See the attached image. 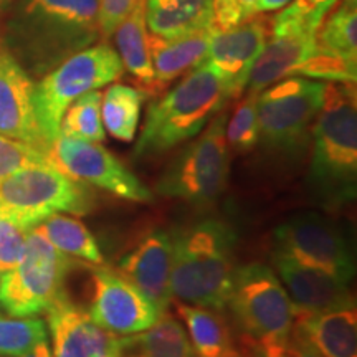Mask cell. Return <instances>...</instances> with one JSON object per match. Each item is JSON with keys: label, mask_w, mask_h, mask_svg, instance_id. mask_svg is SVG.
Listing matches in <instances>:
<instances>
[{"label": "cell", "mask_w": 357, "mask_h": 357, "mask_svg": "<svg viewBox=\"0 0 357 357\" xmlns=\"http://www.w3.org/2000/svg\"><path fill=\"white\" fill-rule=\"evenodd\" d=\"M100 0H25L7 25V43L37 71L58 66L100 37Z\"/></svg>", "instance_id": "6da1fadb"}, {"label": "cell", "mask_w": 357, "mask_h": 357, "mask_svg": "<svg viewBox=\"0 0 357 357\" xmlns=\"http://www.w3.org/2000/svg\"><path fill=\"white\" fill-rule=\"evenodd\" d=\"M310 189L321 205L339 208L357 192V100L354 83H326L311 128Z\"/></svg>", "instance_id": "7a4b0ae2"}, {"label": "cell", "mask_w": 357, "mask_h": 357, "mask_svg": "<svg viewBox=\"0 0 357 357\" xmlns=\"http://www.w3.org/2000/svg\"><path fill=\"white\" fill-rule=\"evenodd\" d=\"M236 234L230 223L205 218L174 234L171 289L187 305L223 311L235 275Z\"/></svg>", "instance_id": "3957f363"}, {"label": "cell", "mask_w": 357, "mask_h": 357, "mask_svg": "<svg viewBox=\"0 0 357 357\" xmlns=\"http://www.w3.org/2000/svg\"><path fill=\"white\" fill-rule=\"evenodd\" d=\"M227 100L229 96L215 71L205 61L195 66L177 86L151 102L134 155L162 154L195 137Z\"/></svg>", "instance_id": "277c9868"}, {"label": "cell", "mask_w": 357, "mask_h": 357, "mask_svg": "<svg viewBox=\"0 0 357 357\" xmlns=\"http://www.w3.org/2000/svg\"><path fill=\"white\" fill-rule=\"evenodd\" d=\"M227 307L253 354H287L296 307L275 270L261 263L236 268Z\"/></svg>", "instance_id": "5b68a950"}, {"label": "cell", "mask_w": 357, "mask_h": 357, "mask_svg": "<svg viewBox=\"0 0 357 357\" xmlns=\"http://www.w3.org/2000/svg\"><path fill=\"white\" fill-rule=\"evenodd\" d=\"M91 192L55 166L37 164L0 181V217L32 230L53 213L86 215L93 208Z\"/></svg>", "instance_id": "8992f818"}, {"label": "cell", "mask_w": 357, "mask_h": 357, "mask_svg": "<svg viewBox=\"0 0 357 357\" xmlns=\"http://www.w3.org/2000/svg\"><path fill=\"white\" fill-rule=\"evenodd\" d=\"M123 71L114 48L108 43H98L66 58L35 84V114L48 144L52 146L58 137L61 118L71 102L119 79Z\"/></svg>", "instance_id": "52a82bcc"}, {"label": "cell", "mask_w": 357, "mask_h": 357, "mask_svg": "<svg viewBox=\"0 0 357 357\" xmlns=\"http://www.w3.org/2000/svg\"><path fill=\"white\" fill-rule=\"evenodd\" d=\"M324 89V82L305 77L280 79L261 89L257 98L261 144L280 154H300L323 106Z\"/></svg>", "instance_id": "ba28073f"}, {"label": "cell", "mask_w": 357, "mask_h": 357, "mask_svg": "<svg viewBox=\"0 0 357 357\" xmlns=\"http://www.w3.org/2000/svg\"><path fill=\"white\" fill-rule=\"evenodd\" d=\"M71 268L68 257L37 229L29 231L20 261L0 275V307L13 318L47 312L61 294Z\"/></svg>", "instance_id": "9c48e42d"}, {"label": "cell", "mask_w": 357, "mask_h": 357, "mask_svg": "<svg viewBox=\"0 0 357 357\" xmlns=\"http://www.w3.org/2000/svg\"><path fill=\"white\" fill-rule=\"evenodd\" d=\"M225 123V114L213 116L202 136L174 159L155 185L160 195L202 207L220 197L230 176Z\"/></svg>", "instance_id": "30bf717a"}, {"label": "cell", "mask_w": 357, "mask_h": 357, "mask_svg": "<svg viewBox=\"0 0 357 357\" xmlns=\"http://www.w3.org/2000/svg\"><path fill=\"white\" fill-rule=\"evenodd\" d=\"M289 77L356 83L357 68L321 50L316 33L300 30L273 33L252 66L245 93H260Z\"/></svg>", "instance_id": "8fae6325"}, {"label": "cell", "mask_w": 357, "mask_h": 357, "mask_svg": "<svg viewBox=\"0 0 357 357\" xmlns=\"http://www.w3.org/2000/svg\"><path fill=\"white\" fill-rule=\"evenodd\" d=\"M273 253L293 258L303 265L349 284L356 275V263L349 243L341 230L328 218L314 212H301L276 227Z\"/></svg>", "instance_id": "7c38bea8"}, {"label": "cell", "mask_w": 357, "mask_h": 357, "mask_svg": "<svg viewBox=\"0 0 357 357\" xmlns=\"http://www.w3.org/2000/svg\"><path fill=\"white\" fill-rule=\"evenodd\" d=\"M48 159L58 171L83 184L131 202L153 200L151 190L100 142L58 136L48 149Z\"/></svg>", "instance_id": "4fadbf2b"}, {"label": "cell", "mask_w": 357, "mask_h": 357, "mask_svg": "<svg viewBox=\"0 0 357 357\" xmlns=\"http://www.w3.org/2000/svg\"><path fill=\"white\" fill-rule=\"evenodd\" d=\"M89 316L116 336H131L158 323L162 312L118 271L105 266L93 270Z\"/></svg>", "instance_id": "5bb4252c"}, {"label": "cell", "mask_w": 357, "mask_h": 357, "mask_svg": "<svg viewBox=\"0 0 357 357\" xmlns=\"http://www.w3.org/2000/svg\"><path fill=\"white\" fill-rule=\"evenodd\" d=\"M271 35V20L252 17L231 29L213 32L205 63L218 75L227 96L245 93L253 63Z\"/></svg>", "instance_id": "9a60e30c"}, {"label": "cell", "mask_w": 357, "mask_h": 357, "mask_svg": "<svg viewBox=\"0 0 357 357\" xmlns=\"http://www.w3.org/2000/svg\"><path fill=\"white\" fill-rule=\"evenodd\" d=\"M53 357H121L119 336L93 321L84 307L61 294L47 311Z\"/></svg>", "instance_id": "2e32d148"}, {"label": "cell", "mask_w": 357, "mask_h": 357, "mask_svg": "<svg viewBox=\"0 0 357 357\" xmlns=\"http://www.w3.org/2000/svg\"><path fill=\"white\" fill-rule=\"evenodd\" d=\"M35 83L10 52L0 50V134L48 153L50 144L38 126Z\"/></svg>", "instance_id": "e0dca14e"}, {"label": "cell", "mask_w": 357, "mask_h": 357, "mask_svg": "<svg viewBox=\"0 0 357 357\" xmlns=\"http://www.w3.org/2000/svg\"><path fill=\"white\" fill-rule=\"evenodd\" d=\"M174 234L153 230L132 252L118 263V273L134 284L159 312H166L172 303L171 276Z\"/></svg>", "instance_id": "ac0fdd59"}, {"label": "cell", "mask_w": 357, "mask_h": 357, "mask_svg": "<svg viewBox=\"0 0 357 357\" xmlns=\"http://www.w3.org/2000/svg\"><path fill=\"white\" fill-rule=\"evenodd\" d=\"M293 331L323 357H357L356 301L323 311H296Z\"/></svg>", "instance_id": "d6986e66"}, {"label": "cell", "mask_w": 357, "mask_h": 357, "mask_svg": "<svg viewBox=\"0 0 357 357\" xmlns=\"http://www.w3.org/2000/svg\"><path fill=\"white\" fill-rule=\"evenodd\" d=\"M275 273L291 298L296 311H323L354 300L349 284L324 271L273 253Z\"/></svg>", "instance_id": "ffe728a7"}, {"label": "cell", "mask_w": 357, "mask_h": 357, "mask_svg": "<svg viewBox=\"0 0 357 357\" xmlns=\"http://www.w3.org/2000/svg\"><path fill=\"white\" fill-rule=\"evenodd\" d=\"M213 30H200L184 37L160 38L149 33V52L154 68V95L174 79L204 63Z\"/></svg>", "instance_id": "44dd1931"}, {"label": "cell", "mask_w": 357, "mask_h": 357, "mask_svg": "<svg viewBox=\"0 0 357 357\" xmlns=\"http://www.w3.org/2000/svg\"><path fill=\"white\" fill-rule=\"evenodd\" d=\"M177 314L197 357H247L236 344L231 326L222 311L176 301Z\"/></svg>", "instance_id": "7402d4cb"}, {"label": "cell", "mask_w": 357, "mask_h": 357, "mask_svg": "<svg viewBox=\"0 0 357 357\" xmlns=\"http://www.w3.org/2000/svg\"><path fill=\"white\" fill-rule=\"evenodd\" d=\"M213 0H146L147 32L177 38L212 26Z\"/></svg>", "instance_id": "603a6c76"}, {"label": "cell", "mask_w": 357, "mask_h": 357, "mask_svg": "<svg viewBox=\"0 0 357 357\" xmlns=\"http://www.w3.org/2000/svg\"><path fill=\"white\" fill-rule=\"evenodd\" d=\"M114 42L123 68L139 82L142 91L154 95V68L149 52V32L146 25V0H139L132 12L114 30Z\"/></svg>", "instance_id": "cb8c5ba5"}, {"label": "cell", "mask_w": 357, "mask_h": 357, "mask_svg": "<svg viewBox=\"0 0 357 357\" xmlns=\"http://www.w3.org/2000/svg\"><path fill=\"white\" fill-rule=\"evenodd\" d=\"M121 357H197L185 328L166 311L146 331L119 337Z\"/></svg>", "instance_id": "d4e9b609"}, {"label": "cell", "mask_w": 357, "mask_h": 357, "mask_svg": "<svg viewBox=\"0 0 357 357\" xmlns=\"http://www.w3.org/2000/svg\"><path fill=\"white\" fill-rule=\"evenodd\" d=\"M316 42L321 50L357 68V0H341L333 7L316 32Z\"/></svg>", "instance_id": "484cf974"}, {"label": "cell", "mask_w": 357, "mask_h": 357, "mask_svg": "<svg viewBox=\"0 0 357 357\" xmlns=\"http://www.w3.org/2000/svg\"><path fill=\"white\" fill-rule=\"evenodd\" d=\"M146 93L128 84H111L101 100L102 126L118 141L131 142L136 137Z\"/></svg>", "instance_id": "4316f807"}, {"label": "cell", "mask_w": 357, "mask_h": 357, "mask_svg": "<svg viewBox=\"0 0 357 357\" xmlns=\"http://www.w3.org/2000/svg\"><path fill=\"white\" fill-rule=\"evenodd\" d=\"M35 229L63 255L79 258L93 265L102 263L101 250L98 247L95 236L77 218L53 213Z\"/></svg>", "instance_id": "83f0119b"}, {"label": "cell", "mask_w": 357, "mask_h": 357, "mask_svg": "<svg viewBox=\"0 0 357 357\" xmlns=\"http://www.w3.org/2000/svg\"><path fill=\"white\" fill-rule=\"evenodd\" d=\"M101 100L102 95L95 89L71 102L61 118L58 136L89 142L105 141L106 134L101 119Z\"/></svg>", "instance_id": "f1b7e54d"}, {"label": "cell", "mask_w": 357, "mask_h": 357, "mask_svg": "<svg viewBox=\"0 0 357 357\" xmlns=\"http://www.w3.org/2000/svg\"><path fill=\"white\" fill-rule=\"evenodd\" d=\"M47 326L37 316L6 318L0 316V357H17L47 341Z\"/></svg>", "instance_id": "f546056e"}, {"label": "cell", "mask_w": 357, "mask_h": 357, "mask_svg": "<svg viewBox=\"0 0 357 357\" xmlns=\"http://www.w3.org/2000/svg\"><path fill=\"white\" fill-rule=\"evenodd\" d=\"M339 0H293L284 10L276 13L271 20V33L318 32L324 17L336 7Z\"/></svg>", "instance_id": "4dcf8cb0"}, {"label": "cell", "mask_w": 357, "mask_h": 357, "mask_svg": "<svg viewBox=\"0 0 357 357\" xmlns=\"http://www.w3.org/2000/svg\"><path fill=\"white\" fill-rule=\"evenodd\" d=\"M257 98L258 93H247V96L235 108L230 121L225 123L227 146L235 153H248L260 142Z\"/></svg>", "instance_id": "1f68e13d"}, {"label": "cell", "mask_w": 357, "mask_h": 357, "mask_svg": "<svg viewBox=\"0 0 357 357\" xmlns=\"http://www.w3.org/2000/svg\"><path fill=\"white\" fill-rule=\"evenodd\" d=\"M48 162V153L0 134V181L25 167Z\"/></svg>", "instance_id": "d6a6232c"}, {"label": "cell", "mask_w": 357, "mask_h": 357, "mask_svg": "<svg viewBox=\"0 0 357 357\" xmlns=\"http://www.w3.org/2000/svg\"><path fill=\"white\" fill-rule=\"evenodd\" d=\"M29 231L0 217V275L12 270L20 261Z\"/></svg>", "instance_id": "836d02e7"}, {"label": "cell", "mask_w": 357, "mask_h": 357, "mask_svg": "<svg viewBox=\"0 0 357 357\" xmlns=\"http://www.w3.org/2000/svg\"><path fill=\"white\" fill-rule=\"evenodd\" d=\"M139 0H100L98 6V25L102 37H111L118 25L126 19Z\"/></svg>", "instance_id": "e575fe53"}, {"label": "cell", "mask_w": 357, "mask_h": 357, "mask_svg": "<svg viewBox=\"0 0 357 357\" xmlns=\"http://www.w3.org/2000/svg\"><path fill=\"white\" fill-rule=\"evenodd\" d=\"M247 19L238 0H213V19L211 29L213 32L231 29L243 24Z\"/></svg>", "instance_id": "d590c367"}, {"label": "cell", "mask_w": 357, "mask_h": 357, "mask_svg": "<svg viewBox=\"0 0 357 357\" xmlns=\"http://www.w3.org/2000/svg\"><path fill=\"white\" fill-rule=\"evenodd\" d=\"M287 356L288 357H323L312 349L306 341H303V339L294 331H291V336H289V341L287 346Z\"/></svg>", "instance_id": "8d00e7d4"}, {"label": "cell", "mask_w": 357, "mask_h": 357, "mask_svg": "<svg viewBox=\"0 0 357 357\" xmlns=\"http://www.w3.org/2000/svg\"><path fill=\"white\" fill-rule=\"evenodd\" d=\"M293 0H258L257 3V10L260 12H273V10H280V8H284L289 6Z\"/></svg>", "instance_id": "74e56055"}, {"label": "cell", "mask_w": 357, "mask_h": 357, "mask_svg": "<svg viewBox=\"0 0 357 357\" xmlns=\"http://www.w3.org/2000/svg\"><path fill=\"white\" fill-rule=\"evenodd\" d=\"M17 357H53V356H52L50 346H48V339H47V341L38 342L33 349H30L29 352H25V354L17 356Z\"/></svg>", "instance_id": "f35d334b"}, {"label": "cell", "mask_w": 357, "mask_h": 357, "mask_svg": "<svg viewBox=\"0 0 357 357\" xmlns=\"http://www.w3.org/2000/svg\"><path fill=\"white\" fill-rule=\"evenodd\" d=\"M238 2H240V6H242L247 19H252V17H255L258 13V10H257L258 0H238Z\"/></svg>", "instance_id": "ab89813d"}, {"label": "cell", "mask_w": 357, "mask_h": 357, "mask_svg": "<svg viewBox=\"0 0 357 357\" xmlns=\"http://www.w3.org/2000/svg\"><path fill=\"white\" fill-rule=\"evenodd\" d=\"M253 357H288L287 354H281V356H266V354H258V352H255L253 354Z\"/></svg>", "instance_id": "60d3db41"}, {"label": "cell", "mask_w": 357, "mask_h": 357, "mask_svg": "<svg viewBox=\"0 0 357 357\" xmlns=\"http://www.w3.org/2000/svg\"><path fill=\"white\" fill-rule=\"evenodd\" d=\"M0 2H2V0H0Z\"/></svg>", "instance_id": "b9f144b4"}]
</instances>
